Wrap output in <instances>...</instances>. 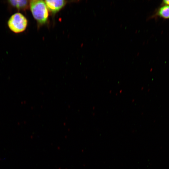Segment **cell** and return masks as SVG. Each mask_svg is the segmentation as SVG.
<instances>
[{
	"mask_svg": "<svg viewBox=\"0 0 169 169\" xmlns=\"http://www.w3.org/2000/svg\"><path fill=\"white\" fill-rule=\"evenodd\" d=\"M29 7L38 25H42L47 22L49 14L45 1L41 0L29 1Z\"/></svg>",
	"mask_w": 169,
	"mask_h": 169,
	"instance_id": "1",
	"label": "cell"
},
{
	"mask_svg": "<svg viewBox=\"0 0 169 169\" xmlns=\"http://www.w3.org/2000/svg\"><path fill=\"white\" fill-rule=\"evenodd\" d=\"M28 23V21L26 17L20 13H17L13 14L7 22L9 29L16 33L24 31L27 27Z\"/></svg>",
	"mask_w": 169,
	"mask_h": 169,
	"instance_id": "2",
	"label": "cell"
},
{
	"mask_svg": "<svg viewBox=\"0 0 169 169\" xmlns=\"http://www.w3.org/2000/svg\"><path fill=\"white\" fill-rule=\"evenodd\" d=\"M48 9L53 14H55L66 4L67 1L65 0H49L45 1Z\"/></svg>",
	"mask_w": 169,
	"mask_h": 169,
	"instance_id": "3",
	"label": "cell"
},
{
	"mask_svg": "<svg viewBox=\"0 0 169 169\" xmlns=\"http://www.w3.org/2000/svg\"><path fill=\"white\" fill-rule=\"evenodd\" d=\"M9 5L18 11H25L29 7V1L26 0H9Z\"/></svg>",
	"mask_w": 169,
	"mask_h": 169,
	"instance_id": "4",
	"label": "cell"
},
{
	"mask_svg": "<svg viewBox=\"0 0 169 169\" xmlns=\"http://www.w3.org/2000/svg\"><path fill=\"white\" fill-rule=\"evenodd\" d=\"M158 14L161 17L165 18H169V6L161 7L158 11Z\"/></svg>",
	"mask_w": 169,
	"mask_h": 169,
	"instance_id": "5",
	"label": "cell"
},
{
	"mask_svg": "<svg viewBox=\"0 0 169 169\" xmlns=\"http://www.w3.org/2000/svg\"><path fill=\"white\" fill-rule=\"evenodd\" d=\"M163 3L165 4L168 5H169V0H165L163 1Z\"/></svg>",
	"mask_w": 169,
	"mask_h": 169,
	"instance_id": "6",
	"label": "cell"
}]
</instances>
